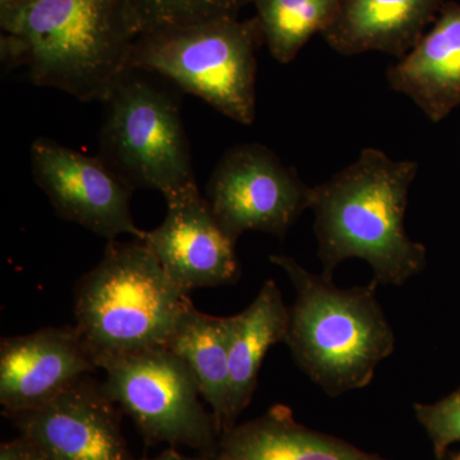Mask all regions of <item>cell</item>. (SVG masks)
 <instances>
[{"label":"cell","mask_w":460,"mask_h":460,"mask_svg":"<svg viewBox=\"0 0 460 460\" xmlns=\"http://www.w3.org/2000/svg\"><path fill=\"white\" fill-rule=\"evenodd\" d=\"M414 160H394L367 147L358 159L314 187L311 210L323 274L332 279L341 262L363 260L377 286L401 287L425 270L428 248L405 230Z\"/></svg>","instance_id":"1"},{"label":"cell","mask_w":460,"mask_h":460,"mask_svg":"<svg viewBox=\"0 0 460 460\" xmlns=\"http://www.w3.org/2000/svg\"><path fill=\"white\" fill-rule=\"evenodd\" d=\"M0 29L5 68L84 102L107 99L138 36L124 0H33Z\"/></svg>","instance_id":"2"},{"label":"cell","mask_w":460,"mask_h":460,"mask_svg":"<svg viewBox=\"0 0 460 460\" xmlns=\"http://www.w3.org/2000/svg\"><path fill=\"white\" fill-rule=\"evenodd\" d=\"M270 262L295 288L284 343L299 370L332 398L370 385L396 341L377 299V284L341 289L293 257L271 255Z\"/></svg>","instance_id":"3"},{"label":"cell","mask_w":460,"mask_h":460,"mask_svg":"<svg viewBox=\"0 0 460 460\" xmlns=\"http://www.w3.org/2000/svg\"><path fill=\"white\" fill-rule=\"evenodd\" d=\"M141 239L109 241L75 288V328L99 370L118 357L166 347L192 305Z\"/></svg>","instance_id":"4"},{"label":"cell","mask_w":460,"mask_h":460,"mask_svg":"<svg viewBox=\"0 0 460 460\" xmlns=\"http://www.w3.org/2000/svg\"><path fill=\"white\" fill-rule=\"evenodd\" d=\"M261 44L256 17L214 18L140 33L129 66L159 75L250 126L256 118V54Z\"/></svg>","instance_id":"5"},{"label":"cell","mask_w":460,"mask_h":460,"mask_svg":"<svg viewBox=\"0 0 460 460\" xmlns=\"http://www.w3.org/2000/svg\"><path fill=\"white\" fill-rule=\"evenodd\" d=\"M159 75L128 66L104 104L98 156L129 187L163 196L196 183L177 96Z\"/></svg>","instance_id":"6"},{"label":"cell","mask_w":460,"mask_h":460,"mask_svg":"<svg viewBox=\"0 0 460 460\" xmlns=\"http://www.w3.org/2000/svg\"><path fill=\"white\" fill-rule=\"evenodd\" d=\"M102 370L105 393L131 417L146 444L183 445L206 456L217 452V420L206 410L189 366L169 348L118 357Z\"/></svg>","instance_id":"7"},{"label":"cell","mask_w":460,"mask_h":460,"mask_svg":"<svg viewBox=\"0 0 460 460\" xmlns=\"http://www.w3.org/2000/svg\"><path fill=\"white\" fill-rule=\"evenodd\" d=\"M314 187L261 144H242L224 154L206 186L205 198L235 242L244 233L286 237L311 208Z\"/></svg>","instance_id":"8"},{"label":"cell","mask_w":460,"mask_h":460,"mask_svg":"<svg viewBox=\"0 0 460 460\" xmlns=\"http://www.w3.org/2000/svg\"><path fill=\"white\" fill-rule=\"evenodd\" d=\"M35 183L58 217L113 241L128 234L144 241L146 232L133 220V190L98 155L90 156L49 138L31 146Z\"/></svg>","instance_id":"9"},{"label":"cell","mask_w":460,"mask_h":460,"mask_svg":"<svg viewBox=\"0 0 460 460\" xmlns=\"http://www.w3.org/2000/svg\"><path fill=\"white\" fill-rule=\"evenodd\" d=\"M120 408L87 375L32 410L7 417L44 460H136Z\"/></svg>","instance_id":"10"},{"label":"cell","mask_w":460,"mask_h":460,"mask_svg":"<svg viewBox=\"0 0 460 460\" xmlns=\"http://www.w3.org/2000/svg\"><path fill=\"white\" fill-rule=\"evenodd\" d=\"M165 219L146 232L144 242L186 293L201 288L234 286L242 277L235 244L199 192L198 183L165 196Z\"/></svg>","instance_id":"11"},{"label":"cell","mask_w":460,"mask_h":460,"mask_svg":"<svg viewBox=\"0 0 460 460\" xmlns=\"http://www.w3.org/2000/svg\"><path fill=\"white\" fill-rule=\"evenodd\" d=\"M99 370L75 326H50L0 343V404L5 417L32 410Z\"/></svg>","instance_id":"12"},{"label":"cell","mask_w":460,"mask_h":460,"mask_svg":"<svg viewBox=\"0 0 460 460\" xmlns=\"http://www.w3.org/2000/svg\"><path fill=\"white\" fill-rule=\"evenodd\" d=\"M386 80L432 123L460 105V4L447 2L416 47L387 68Z\"/></svg>","instance_id":"13"},{"label":"cell","mask_w":460,"mask_h":460,"mask_svg":"<svg viewBox=\"0 0 460 460\" xmlns=\"http://www.w3.org/2000/svg\"><path fill=\"white\" fill-rule=\"evenodd\" d=\"M449 0H343L321 36L345 57L378 51L401 59L435 22Z\"/></svg>","instance_id":"14"},{"label":"cell","mask_w":460,"mask_h":460,"mask_svg":"<svg viewBox=\"0 0 460 460\" xmlns=\"http://www.w3.org/2000/svg\"><path fill=\"white\" fill-rule=\"evenodd\" d=\"M208 460H386L296 422L287 405L220 435Z\"/></svg>","instance_id":"15"},{"label":"cell","mask_w":460,"mask_h":460,"mask_svg":"<svg viewBox=\"0 0 460 460\" xmlns=\"http://www.w3.org/2000/svg\"><path fill=\"white\" fill-rule=\"evenodd\" d=\"M289 307L274 280H266L252 304L229 316V411L226 429L252 401L260 370L272 345L286 341Z\"/></svg>","instance_id":"16"},{"label":"cell","mask_w":460,"mask_h":460,"mask_svg":"<svg viewBox=\"0 0 460 460\" xmlns=\"http://www.w3.org/2000/svg\"><path fill=\"white\" fill-rule=\"evenodd\" d=\"M166 348L189 366L222 435L229 411V316H211L192 305Z\"/></svg>","instance_id":"17"},{"label":"cell","mask_w":460,"mask_h":460,"mask_svg":"<svg viewBox=\"0 0 460 460\" xmlns=\"http://www.w3.org/2000/svg\"><path fill=\"white\" fill-rule=\"evenodd\" d=\"M343 0H252L263 44L280 65H289L316 33L337 16Z\"/></svg>","instance_id":"18"},{"label":"cell","mask_w":460,"mask_h":460,"mask_svg":"<svg viewBox=\"0 0 460 460\" xmlns=\"http://www.w3.org/2000/svg\"><path fill=\"white\" fill-rule=\"evenodd\" d=\"M136 31L202 22L214 18L237 17L252 0H124Z\"/></svg>","instance_id":"19"},{"label":"cell","mask_w":460,"mask_h":460,"mask_svg":"<svg viewBox=\"0 0 460 460\" xmlns=\"http://www.w3.org/2000/svg\"><path fill=\"white\" fill-rule=\"evenodd\" d=\"M413 410L431 441L436 458L444 460L447 449L460 443V387L432 404L417 402Z\"/></svg>","instance_id":"20"},{"label":"cell","mask_w":460,"mask_h":460,"mask_svg":"<svg viewBox=\"0 0 460 460\" xmlns=\"http://www.w3.org/2000/svg\"><path fill=\"white\" fill-rule=\"evenodd\" d=\"M33 453L31 444L22 436L0 445V460H30Z\"/></svg>","instance_id":"21"},{"label":"cell","mask_w":460,"mask_h":460,"mask_svg":"<svg viewBox=\"0 0 460 460\" xmlns=\"http://www.w3.org/2000/svg\"><path fill=\"white\" fill-rule=\"evenodd\" d=\"M33 0H0V26L13 20L20 12L29 7Z\"/></svg>","instance_id":"22"},{"label":"cell","mask_w":460,"mask_h":460,"mask_svg":"<svg viewBox=\"0 0 460 460\" xmlns=\"http://www.w3.org/2000/svg\"><path fill=\"white\" fill-rule=\"evenodd\" d=\"M141 460H208V458L206 456H201V454H199V456H184V454L178 452L175 447H172L164 450L162 454H159V456H154V458H145Z\"/></svg>","instance_id":"23"},{"label":"cell","mask_w":460,"mask_h":460,"mask_svg":"<svg viewBox=\"0 0 460 460\" xmlns=\"http://www.w3.org/2000/svg\"><path fill=\"white\" fill-rule=\"evenodd\" d=\"M30 460H44L41 458V456H39L38 454L33 453L32 458Z\"/></svg>","instance_id":"24"},{"label":"cell","mask_w":460,"mask_h":460,"mask_svg":"<svg viewBox=\"0 0 460 460\" xmlns=\"http://www.w3.org/2000/svg\"><path fill=\"white\" fill-rule=\"evenodd\" d=\"M450 460H460V453L456 454V456H453Z\"/></svg>","instance_id":"25"}]
</instances>
